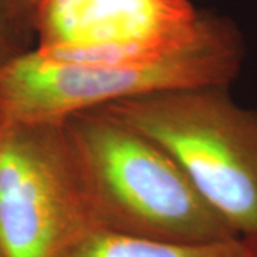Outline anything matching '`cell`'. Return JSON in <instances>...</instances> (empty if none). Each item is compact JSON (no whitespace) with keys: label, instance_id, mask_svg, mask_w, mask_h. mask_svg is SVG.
Returning <instances> with one entry per match:
<instances>
[{"label":"cell","instance_id":"1","mask_svg":"<svg viewBox=\"0 0 257 257\" xmlns=\"http://www.w3.org/2000/svg\"><path fill=\"white\" fill-rule=\"evenodd\" d=\"M63 123L97 229L180 243L237 237L153 140L101 107Z\"/></svg>","mask_w":257,"mask_h":257},{"label":"cell","instance_id":"2","mask_svg":"<svg viewBox=\"0 0 257 257\" xmlns=\"http://www.w3.org/2000/svg\"><path fill=\"white\" fill-rule=\"evenodd\" d=\"M244 56L237 25L211 12L190 43L153 60L67 63L32 47L0 66V121L57 123L79 111L166 89L230 86Z\"/></svg>","mask_w":257,"mask_h":257},{"label":"cell","instance_id":"3","mask_svg":"<svg viewBox=\"0 0 257 257\" xmlns=\"http://www.w3.org/2000/svg\"><path fill=\"white\" fill-rule=\"evenodd\" d=\"M229 87L166 89L101 109L153 140L234 234L251 239L257 236V110L239 104Z\"/></svg>","mask_w":257,"mask_h":257},{"label":"cell","instance_id":"4","mask_svg":"<svg viewBox=\"0 0 257 257\" xmlns=\"http://www.w3.org/2000/svg\"><path fill=\"white\" fill-rule=\"evenodd\" d=\"M93 229L63 121H0V257H63Z\"/></svg>","mask_w":257,"mask_h":257},{"label":"cell","instance_id":"5","mask_svg":"<svg viewBox=\"0 0 257 257\" xmlns=\"http://www.w3.org/2000/svg\"><path fill=\"white\" fill-rule=\"evenodd\" d=\"M207 15L190 0H39L33 47L67 63L153 60L190 43Z\"/></svg>","mask_w":257,"mask_h":257},{"label":"cell","instance_id":"6","mask_svg":"<svg viewBox=\"0 0 257 257\" xmlns=\"http://www.w3.org/2000/svg\"><path fill=\"white\" fill-rule=\"evenodd\" d=\"M63 257H251L240 237L210 243H180L93 229Z\"/></svg>","mask_w":257,"mask_h":257},{"label":"cell","instance_id":"7","mask_svg":"<svg viewBox=\"0 0 257 257\" xmlns=\"http://www.w3.org/2000/svg\"><path fill=\"white\" fill-rule=\"evenodd\" d=\"M35 36L0 12V66L32 49Z\"/></svg>","mask_w":257,"mask_h":257},{"label":"cell","instance_id":"8","mask_svg":"<svg viewBox=\"0 0 257 257\" xmlns=\"http://www.w3.org/2000/svg\"><path fill=\"white\" fill-rule=\"evenodd\" d=\"M37 2L39 0H0V12L35 36L33 16Z\"/></svg>","mask_w":257,"mask_h":257},{"label":"cell","instance_id":"9","mask_svg":"<svg viewBox=\"0 0 257 257\" xmlns=\"http://www.w3.org/2000/svg\"><path fill=\"white\" fill-rule=\"evenodd\" d=\"M247 243L248 250H250V256L257 257V236L251 237V239H243Z\"/></svg>","mask_w":257,"mask_h":257}]
</instances>
